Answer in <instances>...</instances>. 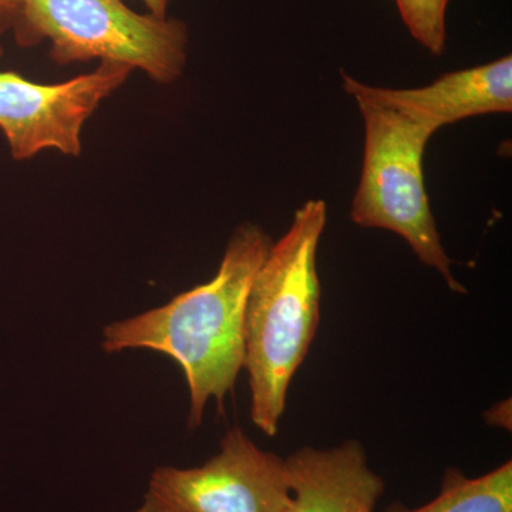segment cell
Listing matches in <instances>:
<instances>
[{
	"mask_svg": "<svg viewBox=\"0 0 512 512\" xmlns=\"http://www.w3.org/2000/svg\"><path fill=\"white\" fill-rule=\"evenodd\" d=\"M272 244L265 229L242 224L229 239L214 279L103 330L101 348L106 353L151 349L181 366L190 389L191 429L202 423L210 399L221 412L244 369L249 289Z\"/></svg>",
	"mask_w": 512,
	"mask_h": 512,
	"instance_id": "6da1fadb",
	"label": "cell"
},
{
	"mask_svg": "<svg viewBox=\"0 0 512 512\" xmlns=\"http://www.w3.org/2000/svg\"><path fill=\"white\" fill-rule=\"evenodd\" d=\"M326 222V202L306 201L272 244L249 289L244 369L252 423L269 437L278 433L289 386L318 330V249Z\"/></svg>",
	"mask_w": 512,
	"mask_h": 512,
	"instance_id": "7a4b0ae2",
	"label": "cell"
},
{
	"mask_svg": "<svg viewBox=\"0 0 512 512\" xmlns=\"http://www.w3.org/2000/svg\"><path fill=\"white\" fill-rule=\"evenodd\" d=\"M355 100L365 121V154L350 220L399 235L451 291L466 295L451 271L424 184V153L436 130L386 104Z\"/></svg>",
	"mask_w": 512,
	"mask_h": 512,
	"instance_id": "3957f363",
	"label": "cell"
},
{
	"mask_svg": "<svg viewBox=\"0 0 512 512\" xmlns=\"http://www.w3.org/2000/svg\"><path fill=\"white\" fill-rule=\"evenodd\" d=\"M12 33L20 47L49 40L60 66L99 59L163 84L183 76L190 39L181 20L134 12L123 0H23Z\"/></svg>",
	"mask_w": 512,
	"mask_h": 512,
	"instance_id": "277c9868",
	"label": "cell"
},
{
	"mask_svg": "<svg viewBox=\"0 0 512 512\" xmlns=\"http://www.w3.org/2000/svg\"><path fill=\"white\" fill-rule=\"evenodd\" d=\"M285 458L261 450L239 427L201 467H158L138 512H291Z\"/></svg>",
	"mask_w": 512,
	"mask_h": 512,
	"instance_id": "5b68a950",
	"label": "cell"
},
{
	"mask_svg": "<svg viewBox=\"0 0 512 512\" xmlns=\"http://www.w3.org/2000/svg\"><path fill=\"white\" fill-rule=\"evenodd\" d=\"M131 72L124 64L100 62L93 72L57 84L0 72V130L12 157L29 160L45 150L80 156L84 124Z\"/></svg>",
	"mask_w": 512,
	"mask_h": 512,
	"instance_id": "8992f818",
	"label": "cell"
},
{
	"mask_svg": "<svg viewBox=\"0 0 512 512\" xmlns=\"http://www.w3.org/2000/svg\"><path fill=\"white\" fill-rule=\"evenodd\" d=\"M343 89L353 99L376 101L440 130L484 114L512 111V57L446 73L420 89H382L343 74Z\"/></svg>",
	"mask_w": 512,
	"mask_h": 512,
	"instance_id": "52a82bcc",
	"label": "cell"
},
{
	"mask_svg": "<svg viewBox=\"0 0 512 512\" xmlns=\"http://www.w3.org/2000/svg\"><path fill=\"white\" fill-rule=\"evenodd\" d=\"M291 512H376L386 483L357 440L339 446H303L285 458Z\"/></svg>",
	"mask_w": 512,
	"mask_h": 512,
	"instance_id": "ba28073f",
	"label": "cell"
},
{
	"mask_svg": "<svg viewBox=\"0 0 512 512\" xmlns=\"http://www.w3.org/2000/svg\"><path fill=\"white\" fill-rule=\"evenodd\" d=\"M384 512H512V461L476 478L448 467L440 493L429 503L409 508L396 501Z\"/></svg>",
	"mask_w": 512,
	"mask_h": 512,
	"instance_id": "9c48e42d",
	"label": "cell"
},
{
	"mask_svg": "<svg viewBox=\"0 0 512 512\" xmlns=\"http://www.w3.org/2000/svg\"><path fill=\"white\" fill-rule=\"evenodd\" d=\"M450 0H396L410 35L431 55L441 56L446 47V18Z\"/></svg>",
	"mask_w": 512,
	"mask_h": 512,
	"instance_id": "30bf717a",
	"label": "cell"
},
{
	"mask_svg": "<svg viewBox=\"0 0 512 512\" xmlns=\"http://www.w3.org/2000/svg\"><path fill=\"white\" fill-rule=\"evenodd\" d=\"M23 0H0V36L12 32L22 12Z\"/></svg>",
	"mask_w": 512,
	"mask_h": 512,
	"instance_id": "8fae6325",
	"label": "cell"
},
{
	"mask_svg": "<svg viewBox=\"0 0 512 512\" xmlns=\"http://www.w3.org/2000/svg\"><path fill=\"white\" fill-rule=\"evenodd\" d=\"M485 423L490 426L501 427V429L511 430V400H504L495 404L490 410L484 413Z\"/></svg>",
	"mask_w": 512,
	"mask_h": 512,
	"instance_id": "7c38bea8",
	"label": "cell"
},
{
	"mask_svg": "<svg viewBox=\"0 0 512 512\" xmlns=\"http://www.w3.org/2000/svg\"><path fill=\"white\" fill-rule=\"evenodd\" d=\"M143 2L147 6L148 13L158 16V18H167V10L171 0H143Z\"/></svg>",
	"mask_w": 512,
	"mask_h": 512,
	"instance_id": "4fadbf2b",
	"label": "cell"
},
{
	"mask_svg": "<svg viewBox=\"0 0 512 512\" xmlns=\"http://www.w3.org/2000/svg\"><path fill=\"white\" fill-rule=\"evenodd\" d=\"M3 53H5V50H3V47H2V46H0V57H2V56H3Z\"/></svg>",
	"mask_w": 512,
	"mask_h": 512,
	"instance_id": "5bb4252c",
	"label": "cell"
}]
</instances>
